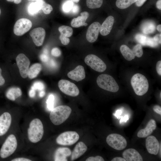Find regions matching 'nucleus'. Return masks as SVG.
<instances>
[{
    "label": "nucleus",
    "mask_w": 161,
    "mask_h": 161,
    "mask_svg": "<svg viewBox=\"0 0 161 161\" xmlns=\"http://www.w3.org/2000/svg\"><path fill=\"white\" fill-rule=\"evenodd\" d=\"M106 141L109 145L117 150L124 149L127 145L125 138L117 134H112L109 135L106 137Z\"/></svg>",
    "instance_id": "7"
},
{
    "label": "nucleus",
    "mask_w": 161,
    "mask_h": 161,
    "mask_svg": "<svg viewBox=\"0 0 161 161\" xmlns=\"http://www.w3.org/2000/svg\"><path fill=\"white\" fill-rule=\"evenodd\" d=\"M161 34L156 35L154 37V40L159 44H161Z\"/></svg>",
    "instance_id": "44"
},
{
    "label": "nucleus",
    "mask_w": 161,
    "mask_h": 161,
    "mask_svg": "<svg viewBox=\"0 0 161 161\" xmlns=\"http://www.w3.org/2000/svg\"><path fill=\"white\" fill-rule=\"evenodd\" d=\"M154 111L157 114L161 115V107L158 105H155L153 108Z\"/></svg>",
    "instance_id": "42"
},
{
    "label": "nucleus",
    "mask_w": 161,
    "mask_h": 161,
    "mask_svg": "<svg viewBox=\"0 0 161 161\" xmlns=\"http://www.w3.org/2000/svg\"><path fill=\"white\" fill-rule=\"evenodd\" d=\"M42 10L45 14H48L50 13L53 8L51 5L43 1Z\"/></svg>",
    "instance_id": "34"
},
{
    "label": "nucleus",
    "mask_w": 161,
    "mask_h": 161,
    "mask_svg": "<svg viewBox=\"0 0 161 161\" xmlns=\"http://www.w3.org/2000/svg\"><path fill=\"white\" fill-rule=\"evenodd\" d=\"M103 0H86L87 6L91 9L100 8L102 6Z\"/></svg>",
    "instance_id": "31"
},
{
    "label": "nucleus",
    "mask_w": 161,
    "mask_h": 161,
    "mask_svg": "<svg viewBox=\"0 0 161 161\" xmlns=\"http://www.w3.org/2000/svg\"><path fill=\"white\" fill-rule=\"evenodd\" d=\"M58 30L61 35L68 38L71 37L73 34L72 29L68 26H61L59 27Z\"/></svg>",
    "instance_id": "30"
},
{
    "label": "nucleus",
    "mask_w": 161,
    "mask_h": 161,
    "mask_svg": "<svg viewBox=\"0 0 161 161\" xmlns=\"http://www.w3.org/2000/svg\"><path fill=\"white\" fill-rule=\"evenodd\" d=\"M159 149H160V156L161 157V145L160 144V145Z\"/></svg>",
    "instance_id": "58"
},
{
    "label": "nucleus",
    "mask_w": 161,
    "mask_h": 161,
    "mask_svg": "<svg viewBox=\"0 0 161 161\" xmlns=\"http://www.w3.org/2000/svg\"><path fill=\"white\" fill-rule=\"evenodd\" d=\"M74 4L70 0H67L63 4L62 9L64 12L68 13L72 9Z\"/></svg>",
    "instance_id": "33"
},
{
    "label": "nucleus",
    "mask_w": 161,
    "mask_h": 161,
    "mask_svg": "<svg viewBox=\"0 0 161 161\" xmlns=\"http://www.w3.org/2000/svg\"><path fill=\"white\" fill-rule=\"evenodd\" d=\"M22 92L19 88L12 87L9 89L6 93V96L9 99L15 100L22 95Z\"/></svg>",
    "instance_id": "24"
},
{
    "label": "nucleus",
    "mask_w": 161,
    "mask_h": 161,
    "mask_svg": "<svg viewBox=\"0 0 161 161\" xmlns=\"http://www.w3.org/2000/svg\"><path fill=\"white\" fill-rule=\"evenodd\" d=\"M54 96L52 94H51L49 95L47 100L46 103L47 108L50 111H51L54 108Z\"/></svg>",
    "instance_id": "35"
},
{
    "label": "nucleus",
    "mask_w": 161,
    "mask_h": 161,
    "mask_svg": "<svg viewBox=\"0 0 161 161\" xmlns=\"http://www.w3.org/2000/svg\"><path fill=\"white\" fill-rule=\"evenodd\" d=\"M86 161H104L103 158L100 156H97L95 157H90L87 158Z\"/></svg>",
    "instance_id": "37"
},
{
    "label": "nucleus",
    "mask_w": 161,
    "mask_h": 161,
    "mask_svg": "<svg viewBox=\"0 0 161 161\" xmlns=\"http://www.w3.org/2000/svg\"><path fill=\"white\" fill-rule=\"evenodd\" d=\"M51 54L54 56L58 57L61 55V52L58 48L55 47L53 48L51 50Z\"/></svg>",
    "instance_id": "39"
},
{
    "label": "nucleus",
    "mask_w": 161,
    "mask_h": 161,
    "mask_svg": "<svg viewBox=\"0 0 161 161\" xmlns=\"http://www.w3.org/2000/svg\"><path fill=\"white\" fill-rule=\"evenodd\" d=\"M155 120H151L147 123L145 128L140 129L137 133V136L140 138H145L151 134L156 128Z\"/></svg>",
    "instance_id": "18"
},
{
    "label": "nucleus",
    "mask_w": 161,
    "mask_h": 161,
    "mask_svg": "<svg viewBox=\"0 0 161 161\" xmlns=\"http://www.w3.org/2000/svg\"><path fill=\"white\" fill-rule=\"evenodd\" d=\"M80 15V16L72 19L71 23L72 27H78L83 26L84 24L89 17V14L88 12L84 11L81 12Z\"/></svg>",
    "instance_id": "23"
},
{
    "label": "nucleus",
    "mask_w": 161,
    "mask_h": 161,
    "mask_svg": "<svg viewBox=\"0 0 161 161\" xmlns=\"http://www.w3.org/2000/svg\"><path fill=\"white\" fill-rule=\"evenodd\" d=\"M17 146L16 138L13 134L9 135L3 144L0 150V156L5 158L12 155L16 151Z\"/></svg>",
    "instance_id": "5"
},
{
    "label": "nucleus",
    "mask_w": 161,
    "mask_h": 161,
    "mask_svg": "<svg viewBox=\"0 0 161 161\" xmlns=\"http://www.w3.org/2000/svg\"><path fill=\"white\" fill-rule=\"evenodd\" d=\"M29 1H43L44 0H28Z\"/></svg>",
    "instance_id": "57"
},
{
    "label": "nucleus",
    "mask_w": 161,
    "mask_h": 161,
    "mask_svg": "<svg viewBox=\"0 0 161 161\" xmlns=\"http://www.w3.org/2000/svg\"><path fill=\"white\" fill-rule=\"evenodd\" d=\"M16 59L21 76L23 78H26L28 76L29 66L30 64L29 59L23 53L18 54Z\"/></svg>",
    "instance_id": "11"
},
{
    "label": "nucleus",
    "mask_w": 161,
    "mask_h": 161,
    "mask_svg": "<svg viewBox=\"0 0 161 161\" xmlns=\"http://www.w3.org/2000/svg\"><path fill=\"white\" fill-rule=\"evenodd\" d=\"M156 29V25L154 23L148 21L144 23L141 27L143 32L145 34L151 33L154 32Z\"/></svg>",
    "instance_id": "26"
},
{
    "label": "nucleus",
    "mask_w": 161,
    "mask_h": 161,
    "mask_svg": "<svg viewBox=\"0 0 161 161\" xmlns=\"http://www.w3.org/2000/svg\"><path fill=\"white\" fill-rule=\"evenodd\" d=\"M131 84L134 92L138 95H144L148 90V80L145 76L140 73H136L132 77Z\"/></svg>",
    "instance_id": "3"
},
{
    "label": "nucleus",
    "mask_w": 161,
    "mask_h": 161,
    "mask_svg": "<svg viewBox=\"0 0 161 161\" xmlns=\"http://www.w3.org/2000/svg\"><path fill=\"white\" fill-rule=\"evenodd\" d=\"M12 161H31L29 159L25 158H18L14 159Z\"/></svg>",
    "instance_id": "45"
},
{
    "label": "nucleus",
    "mask_w": 161,
    "mask_h": 161,
    "mask_svg": "<svg viewBox=\"0 0 161 161\" xmlns=\"http://www.w3.org/2000/svg\"><path fill=\"white\" fill-rule=\"evenodd\" d=\"M135 38L138 42L144 46L155 47L157 46L159 44L154 40V38L149 37L141 34H136Z\"/></svg>",
    "instance_id": "19"
},
{
    "label": "nucleus",
    "mask_w": 161,
    "mask_h": 161,
    "mask_svg": "<svg viewBox=\"0 0 161 161\" xmlns=\"http://www.w3.org/2000/svg\"><path fill=\"white\" fill-rule=\"evenodd\" d=\"M71 154L70 150L66 147H60L55 151L54 160L55 161H67V157Z\"/></svg>",
    "instance_id": "20"
},
{
    "label": "nucleus",
    "mask_w": 161,
    "mask_h": 161,
    "mask_svg": "<svg viewBox=\"0 0 161 161\" xmlns=\"http://www.w3.org/2000/svg\"><path fill=\"white\" fill-rule=\"evenodd\" d=\"M79 136L75 131H67L60 134L56 139L57 143L63 145H70L75 143Z\"/></svg>",
    "instance_id": "6"
},
{
    "label": "nucleus",
    "mask_w": 161,
    "mask_h": 161,
    "mask_svg": "<svg viewBox=\"0 0 161 161\" xmlns=\"http://www.w3.org/2000/svg\"><path fill=\"white\" fill-rule=\"evenodd\" d=\"M32 23L30 20L26 18H21L15 23L13 32L17 36H21L28 31L31 28Z\"/></svg>",
    "instance_id": "10"
},
{
    "label": "nucleus",
    "mask_w": 161,
    "mask_h": 161,
    "mask_svg": "<svg viewBox=\"0 0 161 161\" xmlns=\"http://www.w3.org/2000/svg\"><path fill=\"white\" fill-rule=\"evenodd\" d=\"M41 60L43 62H45L48 61L49 59V57L47 53L41 54L40 57Z\"/></svg>",
    "instance_id": "40"
},
{
    "label": "nucleus",
    "mask_w": 161,
    "mask_h": 161,
    "mask_svg": "<svg viewBox=\"0 0 161 161\" xmlns=\"http://www.w3.org/2000/svg\"><path fill=\"white\" fill-rule=\"evenodd\" d=\"M1 69L0 68V86L3 85L5 82V80L1 75Z\"/></svg>",
    "instance_id": "43"
},
{
    "label": "nucleus",
    "mask_w": 161,
    "mask_h": 161,
    "mask_svg": "<svg viewBox=\"0 0 161 161\" xmlns=\"http://www.w3.org/2000/svg\"><path fill=\"white\" fill-rule=\"evenodd\" d=\"M70 0L72 1L73 2H74L75 3H77L79 2L80 0Z\"/></svg>",
    "instance_id": "55"
},
{
    "label": "nucleus",
    "mask_w": 161,
    "mask_h": 161,
    "mask_svg": "<svg viewBox=\"0 0 161 161\" xmlns=\"http://www.w3.org/2000/svg\"><path fill=\"white\" fill-rule=\"evenodd\" d=\"M114 22L113 16H110L107 17L101 25L100 32L103 36L109 34L111 32Z\"/></svg>",
    "instance_id": "21"
},
{
    "label": "nucleus",
    "mask_w": 161,
    "mask_h": 161,
    "mask_svg": "<svg viewBox=\"0 0 161 161\" xmlns=\"http://www.w3.org/2000/svg\"><path fill=\"white\" fill-rule=\"evenodd\" d=\"M87 148L82 142H79L75 146L72 154L71 160H74L83 155L87 151Z\"/></svg>",
    "instance_id": "22"
},
{
    "label": "nucleus",
    "mask_w": 161,
    "mask_h": 161,
    "mask_svg": "<svg viewBox=\"0 0 161 161\" xmlns=\"http://www.w3.org/2000/svg\"><path fill=\"white\" fill-rule=\"evenodd\" d=\"M85 63L92 69L98 72L104 71L107 67L104 62L100 58L93 54H89L85 58Z\"/></svg>",
    "instance_id": "8"
},
{
    "label": "nucleus",
    "mask_w": 161,
    "mask_h": 161,
    "mask_svg": "<svg viewBox=\"0 0 161 161\" xmlns=\"http://www.w3.org/2000/svg\"><path fill=\"white\" fill-rule=\"evenodd\" d=\"M145 145L149 153L155 155L158 154L160 144L154 136H150L147 137L145 141Z\"/></svg>",
    "instance_id": "14"
},
{
    "label": "nucleus",
    "mask_w": 161,
    "mask_h": 161,
    "mask_svg": "<svg viewBox=\"0 0 161 161\" xmlns=\"http://www.w3.org/2000/svg\"><path fill=\"white\" fill-rule=\"evenodd\" d=\"M87 25V24L86 23H85L83 24V26H86Z\"/></svg>",
    "instance_id": "60"
},
{
    "label": "nucleus",
    "mask_w": 161,
    "mask_h": 161,
    "mask_svg": "<svg viewBox=\"0 0 161 161\" xmlns=\"http://www.w3.org/2000/svg\"><path fill=\"white\" fill-rule=\"evenodd\" d=\"M120 110H118L117 111V112L116 113V115H120L121 112L120 111Z\"/></svg>",
    "instance_id": "56"
},
{
    "label": "nucleus",
    "mask_w": 161,
    "mask_h": 161,
    "mask_svg": "<svg viewBox=\"0 0 161 161\" xmlns=\"http://www.w3.org/2000/svg\"><path fill=\"white\" fill-rule=\"evenodd\" d=\"M30 35L36 46H40L42 45L45 36V31L43 28H35L31 31Z\"/></svg>",
    "instance_id": "13"
},
{
    "label": "nucleus",
    "mask_w": 161,
    "mask_h": 161,
    "mask_svg": "<svg viewBox=\"0 0 161 161\" xmlns=\"http://www.w3.org/2000/svg\"><path fill=\"white\" fill-rule=\"evenodd\" d=\"M98 86L101 88L112 92H116L119 89V86L114 79L107 74L99 75L97 79Z\"/></svg>",
    "instance_id": "4"
},
{
    "label": "nucleus",
    "mask_w": 161,
    "mask_h": 161,
    "mask_svg": "<svg viewBox=\"0 0 161 161\" xmlns=\"http://www.w3.org/2000/svg\"><path fill=\"white\" fill-rule=\"evenodd\" d=\"M111 161H126L125 159L122 157H117L113 158Z\"/></svg>",
    "instance_id": "49"
},
{
    "label": "nucleus",
    "mask_w": 161,
    "mask_h": 161,
    "mask_svg": "<svg viewBox=\"0 0 161 161\" xmlns=\"http://www.w3.org/2000/svg\"><path fill=\"white\" fill-rule=\"evenodd\" d=\"M101 25L100 23L95 22L92 23L89 27L86 33V38L89 42L93 43L97 40Z\"/></svg>",
    "instance_id": "12"
},
{
    "label": "nucleus",
    "mask_w": 161,
    "mask_h": 161,
    "mask_svg": "<svg viewBox=\"0 0 161 161\" xmlns=\"http://www.w3.org/2000/svg\"><path fill=\"white\" fill-rule=\"evenodd\" d=\"M29 96L31 98L34 97L35 95V90L31 88L29 93Z\"/></svg>",
    "instance_id": "47"
},
{
    "label": "nucleus",
    "mask_w": 161,
    "mask_h": 161,
    "mask_svg": "<svg viewBox=\"0 0 161 161\" xmlns=\"http://www.w3.org/2000/svg\"><path fill=\"white\" fill-rule=\"evenodd\" d=\"M50 65L52 67L55 66H56L55 63L54 61L52 60L51 61Z\"/></svg>",
    "instance_id": "53"
},
{
    "label": "nucleus",
    "mask_w": 161,
    "mask_h": 161,
    "mask_svg": "<svg viewBox=\"0 0 161 161\" xmlns=\"http://www.w3.org/2000/svg\"><path fill=\"white\" fill-rule=\"evenodd\" d=\"M45 94V92L43 91H41L39 93V96L40 97H44Z\"/></svg>",
    "instance_id": "51"
},
{
    "label": "nucleus",
    "mask_w": 161,
    "mask_h": 161,
    "mask_svg": "<svg viewBox=\"0 0 161 161\" xmlns=\"http://www.w3.org/2000/svg\"><path fill=\"white\" fill-rule=\"evenodd\" d=\"M72 9L73 12L74 13H78L79 11V8L78 5L74 4Z\"/></svg>",
    "instance_id": "48"
},
{
    "label": "nucleus",
    "mask_w": 161,
    "mask_h": 161,
    "mask_svg": "<svg viewBox=\"0 0 161 161\" xmlns=\"http://www.w3.org/2000/svg\"><path fill=\"white\" fill-rule=\"evenodd\" d=\"M67 76L70 79L77 82L82 80L86 77L84 67L81 65L77 66L68 73Z\"/></svg>",
    "instance_id": "16"
},
{
    "label": "nucleus",
    "mask_w": 161,
    "mask_h": 161,
    "mask_svg": "<svg viewBox=\"0 0 161 161\" xmlns=\"http://www.w3.org/2000/svg\"><path fill=\"white\" fill-rule=\"evenodd\" d=\"M72 112L71 109L66 105H61L54 108L50 113L49 118L55 125H60L69 117Z\"/></svg>",
    "instance_id": "1"
},
{
    "label": "nucleus",
    "mask_w": 161,
    "mask_h": 161,
    "mask_svg": "<svg viewBox=\"0 0 161 161\" xmlns=\"http://www.w3.org/2000/svg\"><path fill=\"white\" fill-rule=\"evenodd\" d=\"M43 1H35L30 4L28 7V13L31 15L37 14L42 9Z\"/></svg>",
    "instance_id": "27"
},
{
    "label": "nucleus",
    "mask_w": 161,
    "mask_h": 161,
    "mask_svg": "<svg viewBox=\"0 0 161 161\" xmlns=\"http://www.w3.org/2000/svg\"><path fill=\"white\" fill-rule=\"evenodd\" d=\"M44 133L43 126L41 120L38 118L30 123L27 133L29 140L32 143L38 142L42 138Z\"/></svg>",
    "instance_id": "2"
},
{
    "label": "nucleus",
    "mask_w": 161,
    "mask_h": 161,
    "mask_svg": "<svg viewBox=\"0 0 161 161\" xmlns=\"http://www.w3.org/2000/svg\"><path fill=\"white\" fill-rule=\"evenodd\" d=\"M146 0H137L135 2L136 5L137 7H140L142 6Z\"/></svg>",
    "instance_id": "46"
},
{
    "label": "nucleus",
    "mask_w": 161,
    "mask_h": 161,
    "mask_svg": "<svg viewBox=\"0 0 161 161\" xmlns=\"http://www.w3.org/2000/svg\"><path fill=\"white\" fill-rule=\"evenodd\" d=\"M156 69L157 73L160 75H161V61H158L156 66Z\"/></svg>",
    "instance_id": "41"
},
{
    "label": "nucleus",
    "mask_w": 161,
    "mask_h": 161,
    "mask_svg": "<svg viewBox=\"0 0 161 161\" xmlns=\"http://www.w3.org/2000/svg\"><path fill=\"white\" fill-rule=\"evenodd\" d=\"M120 50L124 58L127 61H131L134 59L135 57L132 50L125 45H123L120 46Z\"/></svg>",
    "instance_id": "25"
},
{
    "label": "nucleus",
    "mask_w": 161,
    "mask_h": 161,
    "mask_svg": "<svg viewBox=\"0 0 161 161\" xmlns=\"http://www.w3.org/2000/svg\"><path fill=\"white\" fill-rule=\"evenodd\" d=\"M135 56L138 58L141 57L143 54V51L141 45L137 44L135 45L132 50Z\"/></svg>",
    "instance_id": "32"
},
{
    "label": "nucleus",
    "mask_w": 161,
    "mask_h": 161,
    "mask_svg": "<svg viewBox=\"0 0 161 161\" xmlns=\"http://www.w3.org/2000/svg\"><path fill=\"white\" fill-rule=\"evenodd\" d=\"M161 0H158L156 3V7L159 9L161 10Z\"/></svg>",
    "instance_id": "50"
},
{
    "label": "nucleus",
    "mask_w": 161,
    "mask_h": 161,
    "mask_svg": "<svg viewBox=\"0 0 161 161\" xmlns=\"http://www.w3.org/2000/svg\"><path fill=\"white\" fill-rule=\"evenodd\" d=\"M31 88L35 90H38L42 91L44 89V86L42 82L40 81H36L33 83Z\"/></svg>",
    "instance_id": "36"
},
{
    "label": "nucleus",
    "mask_w": 161,
    "mask_h": 161,
    "mask_svg": "<svg viewBox=\"0 0 161 161\" xmlns=\"http://www.w3.org/2000/svg\"><path fill=\"white\" fill-rule=\"evenodd\" d=\"M42 69V66L39 63H35L32 65L29 69L28 76L30 79L36 77Z\"/></svg>",
    "instance_id": "28"
},
{
    "label": "nucleus",
    "mask_w": 161,
    "mask_h": 161,
    "mask_svg": "<svg viewBox=\"0 0 161 161\" xmlns=\"http://www.w3.org/2000/svg\"><path fill=\"white\" fill-rule=\"evenodd\" d=\"M59 39L61 43L64 45H67L70 42V40L68 37L64 36L61 35H60Z\"/></svg>",
    "instance_id": "38"
},
{
    "label": "nucleus",
    "mask_w": 161,
    "mask_h": 161,
    "mask_svg": "<svg viewBox=\"0 0 161 161\" xmlns=\"http://www.w3.org/2000/svg\"><path fill=\"white\" fill-rule=\"evenodd\" d=\"M123 158L126 161H142L141 155L136 150L132 148L125 150L122 154Z\"/></svg>",
    "instance_id": "17"
},
{
    "label": "nucleus",
    "mask_w": 161,
    "mask_h": 161,
    "mask_svg": "<svg viewBox=\"0 0 161 161\" xmlns=\"http://www.w3.org/2000/svg\"><path fill=\"white\" fill-rule=\"evenodd\" d=\"M22 0H14L13 2L16 4H18L20 3Z\"/></svg>",
    "instance_id": "54"
},
{
    "label": "nucleus",
    "mask_w": 161,
    "mask_h": 161,
    "mask_svg": "<svg viewBox=\"0 0 161 161\" xmlns=\"http://www.w3.org/2000/svg\"><path fill=\"white\" fill-rule=\"evenodd\" d=\"M137 0H117L116 4L117 7L120 9H125L130 6Z\"/></svg>",
    "instance_id": "29"
},
{
    "label": "nucleus",
    "mask_w": 161,
    "mask_h": 161,
    "mask_svg": "<svg viewBox=\"0 0 161 161\" xmlns=\"http://www.w3.org/2000/svg\"><path fill=\"white\" fill-rule=\"evenodd\" d=\"M12 120L10 114L5 112L0 116V136L5 134L8 130Z\"/></svg>",
    "instance_id": "15"
},
{
    "label": "nucleus",
    "mask_w": 161,
    "mask_h": 161,
    "mask_svg": "<svg viewBox=\"0 0 161 161\" xmlns=\"http://www.w3.org/2000/svg\"><path fill=\"white\" fill-rule=\"evenodd\" d=\"M8 2H13L14 0H6Z\"/></svg>",
    "instance_id": "59"
},
{
    "label": "nucleus",
    "mask_w": 161,
    "mask_h": 161,
    "mask_svg": "<svg viewBox=\"0 0 161 161\" xmlns=\"http://www.w3.org/2000/svg\"><path fill=\"white\" fill-rule=\"evenodd\" d=\"M58 85L60 90L66 95L76 97L79 94V90L76 85L68 80H61L59 81Z\"/></svg>",
    "instance_id": "9"
},
{
    "label": "nucleus",
    "mask_w": 161,
    "mask_h": 161,
    "mask_svg": "<svg viewBox=\"0 0 161 161\" xmlns=\"http://www.w3.org/2000/svg\"><path fill=\"white\" fill-rule=\"evenodd\" d=\"M157 30L160 32H161V25L159 24L158 25L157 27Z\"/></svg>",
    "instance_id": "52"
}]
</instances>
